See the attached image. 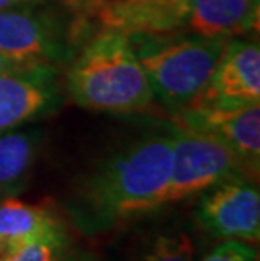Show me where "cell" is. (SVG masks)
<instances>
[{
    "mask_svg": "<svg viewBox=\"0 0 260 261\" xmlns=\"http://www.w3.org/2000/svg\"><path fill=\"white\" fill-rule=\"evenodd\" d=\"M171 162L173 137H147L120 150L81 189V216L105 226L164 205Z\"/></svg>",
    "mask_w": 260,
    "mask_h": 261,
    "instance_id": "cell-1",
    "label": "cell"
},
{
    "mask_svg": "<svg viewBox=\"0 0 260 261\" xmlns=\"http://www.w3.org/2000/svg\"><path fill=\"white\" fill-rule=\"evenodd\" d=\"M71 99L86 110L144 112L154 101L151 80L130 36L107 27L86 44L68 73Z\"/></svg>",
    "mask_w": 260,
    "mask_h": 261,
    "instance_id": "cell-2",
    "label": "cell"
},
{
    "mask_svg": "<svg viewBox=\"0 0 260 261\" xmlns=\"http://www.w3.org/2000/svg\"><path fill=\"white\" fill-rule=\"evenodd\" d=\"M135 54L151 80L154 96L168 108L182 110L206 88L228 39L187 37L176 41H157L146 36Z\"/></svg>",
    "mask_w": 260,
    "mask_h": 261,
    "instance_id": "cell-3",
    "label": "cell"
},
{
    "mask_svg": "<svg viewBox=\"0 0 260 261\" xmlns=\"http://www.w3.org/2000/svg\"><path fill=\"white\" fill-rule=\"evenodd\" d=\"M239 177L245 179V174L223 142L209 133L178 126L173 135V162L166 204L196 196Z\"/></svg>",
    "mask_w": 260,
    "mask_h": 261,
    "instance_id": "cell-4",
    "label": "cell"
},
{
    "mask_svg": "<svg viewBox=\"0 0 260 261\" xmlns=\"http://www.w3.org/2000/svg\"><path fill=\"white\" fill-rule=\"evenodd\" d=\"M176 125L217 137L231 150L248 179L260 167V103L239 107H186Z\"/></svg>",
    "mask_w": 260,
    "mask_h": 261,
    "instance_id": "cell-5",
    "label": "cell"
},
{
    "mask_svg": "<svg viewBox=\"0 0 260 261\" xmlns=\"http://www.w3.org/2000/svg\"><path fill=\"white\" fill-rule=\"evenodd\" d=\"M198 221L221 240L257 244L260 238V194L247 179H230L211 187L198 205Z\"/></svg>",
    "mask_w": 260,
    "mask_h": 261,
    "instance_id": "cell-6",
    "label": "cell"
},
{
    "mask_svg": "<svg viewBox=\"0 0 260 261\" xmlns=\"http://www.w3.org/2000/svg\"><path fill=\"white\" fill-rule=\"evenodd\" d=\"M258 42L228 41L206 88L187 107H239L260 103Z\"/></svg>",
    "mask_w": 260,
    "mask_h": 261,
    "instance_id": "cell-7",
    "label": "cell"
},
{
    "mask_svg": "<svg viewBox=\"0 0 260 261\" xmlns=\"http://www.w3.org/2000/svg\"><path fill=\"white\" fill-rule=\"evenodd\" d=\"M186 0H110L100 7L105 27L127 36H166L186 29Z\"/></svg>",
    "mask_w": 260,
    "mask_h": 261,
    "instance_id": "cell-8",
    "label": "cell"
},
{
    "mask_svg": "<svg viewBox=\"0 0 260 261\" xmlns=\"http://www.w3.org/2000/svg\"><path fill=\"white\" fill-rule=\"evenodd\" d=\"M24 7L0 10V53L29 64H46L58 56L56 29L46 15Z\"/></svg>",
    "mask_w": 260,
    "mask_h": 261,
    "instance_id": "cell-9",
    "label": "cell"
},
{
    "mask_svg": "<svg viewBox=\"0 0 260 261\" xmlns=\"http://www.w3.org/2000/svg\"><path fill=\"white\" fill-rule=\"evenodd\" d=\"M51 74L46 66L0 76V133L17 128L42 113L53 99Z\"/></svg>",
    "mask_w": 260,
    "mask_h": 261,
    "instance_id": "cell-10",
    "label": "cell"
},
{
    "mask_svg": "<svg viewBox=\"0 0 260 261\" xmlns=\"http://www.w3.org/2000/svg\"><path fill=\"white\" fill-rule=\"evenodd\" d=\"M186 10L187 31L230 39L257 29L260 0H186Z\"/></svg>",
    "mask_w": 260,
    "mask_h": 261,
    "instance_id": "cell-11",
    "label": "cell"
},
{
    "mask_svg": "<svg viewBox=\"0 0 260 261\" xmlns=\"http://www.w3.org/2000/svg\"><path fill=\"white\" fill-rule=\"evenodd\" d=\"M58 221L46 207L22 202L14 196L0 199V261H7L22 246Z\"/></svg>",
    "mask_w": 260,
    "mask_h": 261,
    "instance_id": "cell-12",
    "label": "cell"
},
{
    "mask_svg": "<svg viewBox=\"0 0 260 261\" xmlns=\"http://www.w3.org/2000/svg\"><path fill=\"white\" fill-rule=\"evenodd\" d=\"M41 147V132L7 130L0 133V199L20 192L34 169Z\"/></svg>",
    "mask_w": 260,
    "mask_h": 261,
    "instance_id": "cell-13",
    "label": "cell"
},
{
    "mask_svg": "<svg viewBox=\"0 0 260 261\" xmlns=\"http://www.w3.org/2000/svg\"><path fill=\"white\" fill-rule=\"evenodd\" d=\"M64 246V231L59 223H56L22 246L7 261H63Z\"/></svg>",
    "mask_w": 260,
    "mask_h": 261,
    "instance_id": "cell-14",
    "label": "cell"
},
{
    "mask_svg": "<svg viewBox=\"0 0 260 261\" xmlns=\"http://www.w3.org/2000/svg\"><path fill=\"white\" fill-rule=\"evenodd\" d=\"M137 261H195V246L184 232L157 236Z\"/></svg>",
    "mask_w": 260,
    "mask_h": 261,
    "instance_id": "cell-15",
    "label": "cell"
},
{
    "mask_svg": "<svg viewBox=\"0 0 260 261\" xmlns=\"http://www.w3.org/2000/svg\"><path fill=\"white\" fill-rule=\"evenodd\" d=\"M203 261H258V254L250 243L225 240L211 253H208Z\"/></svg>",
    "mask_w": 260,
    "mask_h": 261,
    "instance_id": "cell-16",
    "label": "cell"
},
{
    "mask_svg": "<svg viewBox=\"0 0 260 261\" xmlns=\"http://www.w3.org/2000/svg\"><path fill=\"white\" fill-rule=\"evenodd\" d=\"M37 66H46V64H29V63L14 59L0 53V76L10 74V73H20V71H29V69L37 68Z\"/></svg>",
    "mask_w": 260,
    "mask_h": 261,
    "instance_id": "cell-17",
    "label": "cell"
},
{
    "mask_svg": "<svg viewBox=\"0 0 260 261\" xmlns=\"http://www.w3.org/2000/svg\"><path fill=\"white\" fill-rule=\"evenodd\" d=\"M37 0H0V10H7L14 7H24V5H32Z\"/></svg>",
    "mask_w": 260,
    "mask_h": 261,
    "instance_id": "cell-18",
    "label": "cell"
}]
</instances>
